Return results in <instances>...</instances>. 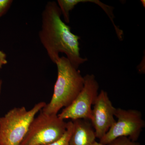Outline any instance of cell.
<instances>
[{"instance_id":"obj_10","label":"cell","mask_w":145,"mask_h":145,"mask_svg":"<svg viewBox=\"0 0 145 145\" xmlns=\"http://www.w3.org/2000/svg\"><path fill=\"white\" fill-rule=\"evenodd\" d=\"M73 123L72 121L67 122V127L66 131L63 135L55 142L47 145H69V140L72 133Z\"/></svg>"},{"instance_id":"obj_1","label":"cell","mask_w":145,"mask_h":145,"mask_svg":"<svg viewBox=\"0 0 145 145\" xmlns=\"http://www.w3.org/2000/svg\"><path fill=\"white\" fill-rule=\"evenodd\" d=\"M62 14L57 2H48L42 14V25L39 37L50 59L57 64L60 53H64L71 64L78 69L88 60L80 54V36L73 34L71 27L61 18Z\"/></svg>"},{"instance_id":"obj_12","label":"cell","mask_w":145,"mask_h":145,"mask_svg":"<svg viewBox=\"0 0 145 145\" xmlns=\"http://www.w3.org/2000/svg\"><path fill=\"white\" fill-rule=\"evenodd\" d=\"M13 2L12 0H0V18L7 12Z\"/></svg>"},{"instance_id":"obj_11","label":"cell","mask_w":145,"mask_h":145,"mask_svg":"<svg viewBox=\"0 0 145 145\" xmlns=\"http://www.w3.org/2000/svg\"><path fill=\"white\" fill-rule=\"evenodd\" d=\"M97 145H101L98 143ZM106 145H140V143L137 142H133L130 140L128 137H119L112 140Z\"/></svg>"},{"instance_id":"obj_2","label":"cell","mask_w":145,"mask_h":145,"mask_svg":"<svg viewBox=\"0 0 145 145\" xmlns=\"http://www.w3.org/2000/svg\"><path fill=\"white\" fill-rule=\"evenodd\" d=\"M57 78L49 103L42 111L48 114H57L61 109L68 106L82 89L84 77L66 57H60L56 64Z\"/></svg>"},{"instance_id":"obj_7","label":"cell","mask_w":145,"mask_h":145,"mask_svg":"<svg viewBox=\"0 0 145 145\" xmlns=\"http://www.w3.org/2000/svg\"><path fill=\"white\" fill-rule=\"evenodd\" d=\"M90 122L96 138L101 139L116 121L114 114L116 108L112 105L106 91L101 90L93 104Z\"/></svg>"},{"instance_id":"obj_5","label":"cell","mask_w":145,"mask_h":145,"mask_svg":"<svg viewBox=\"0 0 145 145\" xmlns=\"http://www.w3.org/2000/svg\"><path fill=\"white\" fill-rule=\"evenodd\" d=\"M114 116L117 119L103 137L99 144L106 145L119 137H125L137 142L145 126L142 114L136 110L116 108Z\"/></svg>"},{"instance_id":"obj_8","label":"cell","mask_w":145,"mask_h":145,"mask_svg":"<svg viewBox=\"0 0 145 145\" xmlns=\"http://www.w3.org/2000/svg\"><path fill=\"white\" fill-rule=\"evenodd\" d=\"M73 127L69 145H96V133L90 120L79 119L72 121Z\"/></svg>"},{"instance_id":"obj_4","label":"cell","mask_w":145,"mask_h":145,"mask_svg":"<svg viewBox=\"0 0 145 145\" xmlns=\"http://www.w3.org/2000/svg\"><path fill=\"white\" fill-rule=\"evenodd\" d=\"M31 122L20 145H47L60 139L66 132L67 122L58 114H48L41 110Z\"/></svg>"},{"instance_id":"obj_6","label":"cell","mask_w":145,"mask_h":145,"mask_svg":"<svg viewBox=\"0 0 145 145\" xmlns=\"http://www.w3.org/2000/svg\"><path fill=\"white\" fill-rule=\"evenodd\" d=\"M84 78V86L80 92L69 106L58 114L61 119H71L72 121L79 119L90 120L91 106L99 94V86L93 74H86Z\"/></svg>"},{"instance_id":"obj_13","label":"cell","mask_w":145,"mask_h":145,"mask_svg":"<svg viewBox=\"0 0 145 145\" xmlns=\"http://www.w3.org/2000/svg\"><path fill=\"white\" fill-rule=\"evenodd\" d=\"M7 62L6 54L1 50H0V69L2 68L3 65L7 64Z\"/></svg>"},{"instance_id":"obj_14","label":"cell","mask_w":145,"mask_h":145,"mask_svg":"<svg viewBox=\"0 0 145 145\" xmlns=\"http://www.w3.org/2000/svg\"><path fill=\"white\" fill-rule=\"evenodd\" d=\"M2 85V81L1 80H0V93L1 91Z\"/></svg>"},{"instance_id":"obj_3","label":"cell","mask_w":145,"mask_h":145,"mask_svg":"<svg viewBox=\"0 0 145 145\" xmlns=\"http://www.w3.org/2000/svg\"><path fill=\"white\" fill-rule=\"evenodd\" d=\"M39 102L29 110L15 107L0 117V145H20L33 119L46 105Z\"/></svg>"},{"instance_id":"obj_9","label":"cell","mask_w":145,"mask_h":145,"mask_svg":"<svg viewBox=\"0 0 145 145\" xmlns=\"http://www.w3.org/2000/svg\"><path fill=\"white\" fill-rule=\"evenodd\" d=\"M57 1L62 15L63 16L65 22L69 23L70 22L69 13L70 11L76 5L75 0H58Z\"/></svg>"}]
</instances>
